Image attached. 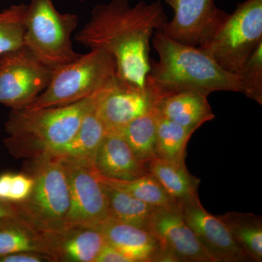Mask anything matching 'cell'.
I'll return each instance as SVG.
<instances>
[{
    "label": "cell",
    "mask_w": 262,
    "mask_h": 262,
    "mask_svg": "<svg viewBox=\"0 0 262 262\" xmlns=\"http://www.w3.org/2000/svg\"><path fill=\"white\" fill-rule=\"evenodd\" d=\"M183 217L214 262H249L218 216L205 209L198 194L177 203Z\"/></svg>",
    "instance_id": "7c38bea8"
},
{
    "label": "cell",
    "mask_w": 262,
    "mask_h": 262,
    "mask_svg": "<svg viewBox=\"0 0 262 262\" xmlns=\"http://www.w3.org/2000/svg\"><path fill=\"white\" fill-rule=\"evenodd\" d=\"M194 132L161 115L155 143L157 158L179 165L185 163L186 148Z\"/></svg>",
    "instance_id": "cb8c5ba5"
},
{
    "label": "cell",
    "mask_w": 262,
    "mask_h": 262,
    "mask_svg": "<svg viewBox=\"0 0 262 262\" xmlns=\"http://www.w3.org/2000/svg\"><path fill=\"white\" fill-rule=\"evenodd\" d=\"M105 134L106 130L96 113L94 103L73 139L52 155L95 168V158Z\"/></svg>",
    "instance_id": "ac0fdd59"
},
{
    "label": "cell",
    "mask_w": 262,
    "mask_h": 262,
    "mask_svg": "<svg viewBox=\"0 0 262 262\" xmlns=\"http://www.w3.org/2000/svg\"><path fill=\"white\" fill-rule=\"evenodd\" d=\"M98 177L105 185L126 192L151 206L168 207L177 203L149 173L131 180L107 179L99 174Z\"/></svg>",
    "instance_id": "d4e9b609"
},
{
    "label": "cell",
    "mask_w": 262,
    "mask_h": 262,
    "mask_svg": "<svg viewBox=\"0 0 262 262\" xmlns=\"http://www.w3.org/2000/svg\"><path fill=\"white\" fill-rule=\"evenodd\" d=\"M103 185L108 199V216L150 232V220L155 206L126 192Z\"/></svg>",
    "instance_id": "603a6c76"
},
{
    "label": "cell",
    "mask_w": 262,
    "mask_h": 262,
    "mask_svg": "<svg viewBox=\"0 0 262 262\" xmlns=\"http://www.w3.org/2000/svg\"><path fill=\"white\" fill-rule=\"evenodd\" d=\"M53 261L47 255L39 253L23 252L0 256V262Z\"/></svg>",
    "instance_id": "f1b7e54d"
},
{
    "label": "cell",
    "mask_w": 262,
    "mask_h": 262,
    "mask_svg": "<svg viewBox=\"0 0 262 262\" xmlns=\"http://www.w3.org/2000/svg\"><path fill=\"white\" fill-rule=\"evenodd\" d=\"M19 212L16 205L0 201V221L18 216Z\"/></svg>",
    "instance_id": "1f68e13d"
},
{
    "label": "cell",
    "mask_w": 262,
    "mask_h": 262,
    "mask_svg": "<svg viewBox=\"0 0 262 262\" xmlns=\"http://www.w3.org/2000/svg\"><path fill=\"white\" fill-rule=\"evenodd\" d=\"M13 173H5L0 175V201L9 203Z\"/></svg>",
    "instance_id": "4dcf8cb0"
},
{
    "label": "cell",
    "mask_w": 262,
    "mask_h": 262,
    "mask_svg": "<svg viewBox=\"0 0 262 262\" xmlns=\"http://www.w3.org/2000/svg\"><path fill=\"white\" fill-rule=\"evenodd\" d=\"M23 252L51 257L43 231L20 215L0 221V256Z\"/></svg>",
    "instance_id": "d6986e66"
},
{
    "label": "cell",
    "mask_w": 262,
    "mask_h": 262,
    "mask_svg": "<svg viewBox=\"0 0 262 262\" xmlns=\"http://www.w3.org/2000/svg\"><path fill=\"white\" fill-rule=\"evenodd\" d=\"M96 95L63 106L12 110L5 125L9 135L5 146L17 158L54 154L77 134Z\"/></svg>",
    "instance_id": "3957f363"
},
{
    "label": "cell",
    "mask_w": 262,
    "mask_h": 262,
    "mask_svg": "<svg viewBox=\"0 0 262 262\" xmlns=\"http://www.w3.org/2000/svg\"><path fill=\"white\" fill-rule=\"evenodd\" d=\"M79 17L61 13L53 0H31L24 18V46L51 70L80 56L74 50L72 35Z\"/></svg>",
    "instance_id": "277c9868"
},
{
    "label": "cell",
    "mask_w": 262,
    "mask_h": 262,
    "mask_svg": "<svg viewBox=\"0 0 262 262\" xmlns=\"http://www.w3.org/2000/svg\"><path fill=\"white\" fill-rule=\"evenodd\" d=\"M251 261H262V218L252 213L227 212L217 215Z\"/></svg>",
    "instance_id": "44dd1931"
},
{
    "label": "cell",
    "mask_w": 262,
    "mask_h": 262,
    "mask_svg": "<svg viewBox=\"0 0 262 262\" xmlns=\"http://www.w3.org/2000/svg\"><path fill=\"white\" fill-rule=\"evenodd\" d=\"M167 22L160 0L151 4L140 1L133 6L129 0H111L94 7L75 40L107 53L115 62L117 77L145 89L151 69L150 42Z\"/></svg>",
    "instance_id": "6da1fadb"
},
{
    "label": "cell",
    "mask_w": 262,
    "mask_h": 262,
    "mask_svg": "<svg viewBox=\"0 0 262 262\" xmlns=\"http://www.w3.org/2000/svg\"><path fill=\"white\" fill-rule=\"evenodd\" d=\"M262 42V0H246L200 46L222 69L237 75Z\"/></svg>",
    "instance_id": "52a82bcc"
},
{
    "label": "cell",
    "mask_w": 262,
    "mask_h": 262,
    "mask_svg": "<svg viewBox=\"0 0 262 262\" xmlns=\"http://www.w3.org/2000/svg\"><path fill=\"white\" fill-rule=\"evenodd\" d=\"M27 4L13 5L0 12V57L23 49Z\"/></svg>",
    "instance_id": "484cf974"
},
{
    "label": "cell",
    "mask_w": 262,
    "mask_h": 262,
    "mask_svg": "<svg viewBox=\"0 0 262 262\" xmlns=\"http://www.w3.org/2000/svg\"><path fill=\"white\" fill-rule=\"evenodd\" d=\"M64 164L69 185L70 204L63 228L92 227L108 216L107 196L96 168L69 159L60 158Z\"/></svg>",
    "instance_id": "ba28073f"
},
{
    "label": "cell",
    "mask_w": 262,
    "mask_h": 262,
    "mask_svg": "<svg viewBox=\"0 0 262 262\" xmlns=\"http://www.w3.org/2000/svg\"><path fill=\"white\" fill-rule=\"evenodd\" d=\"M43 232L53 261L95 262L106 244L103 234L92 227H70Z\"/></svg>",
    "instance_id": "9a60e30c"
},
{
    "label": "cell",
    "mask_w": 262,
    "mask_h": 262,
    "mask_svg": "<svg viewBox=\"0 0 262 262\" xmlns=\"http://www.w3.org/2000/svg\"><path fill=\"white\" fill-rule=\"evenodd\" d=\"M174 16L164 26L167 37L188 46L199 47L206 42L228 13L217 8L213 0H165Z\"/></svg>",
    "instance_id": "8fae6325"
},
{
    "label": "cell",
    "mask_w": 262,
    "mask_h": 262,
    "mask_svg": "<svg viewBox=\"0 0 262 262\" xmlns=\"http://www.w3.org/2000/svg\"><path fill=\"white\" fill-rule=\"evenodd\" d=\"M208 96L201 91H183L162 98L157 106L162 116L196 130L215 118Z\"/></svg>",
    "instance_id": "e0dca14e"
},
{
    "label": "cell",
    "mask_w": 262,
    "mask_h": 262,
    "mask_svg": "<svg viewBox=\"0 0 262 262\" xmlns=\"http://www.w3.org/2000/svg\"><path fill=\"white\" fill-rule=\"evenodd\" d=\"M160 101L159 96L147 84L140 89L115 75L96 94L95 107L106 133H119Z\"/></svg>",
    "instance_id": "9c48e42d"
},
{
    "label": "cell",
    "mask_w": 262,
    "mask_h": 262,
    "mask_svg": "<svg viewBox=\"0 0 262 262\" xmlns=\"http://www.w3.org/2000/svg\"><path fill=\"white\" fill-rule=\"evenodd\" d=\"M106 243L130 258L131 262H177L149 231L108 216L98 227Z\"/></svg>",
    "instance_id": "5bb4252c"
},
{
    "label": "cell",
    "mask_w": 262,
    "mask_h": 262,
    "mask_svg": "<svg viewBox=\"0 0 262 262\" xmlns=\"http://www.w3.org/2000/svg\"><path fill=\"white\" fill-rule=\"evenodd\" d=\"M5 58L4 56L0 57V67L3 66V63H4Z\"/></svg>",
    "instance_id": "d6a6232c"
},
{
    "label": "cell",
    "mask_w": 262,
    "mask_h": 262,
    "mask_svg": "<svg viewBox=\"0 0 262 262\" xmlns=\"http://www.w3.org/2000/svg\"><path fill=\"white\" fill-rule=\"evenodd\" d=\"M151 42L159 60L150 61L146 84L160 100L183 91H201L208 96L215 91H242L238 75L222 69L199 48L177 42L161 30L155 32Z\"/></svg>",
    "instance_id": "7a4b0ae2"
},
{
    "label": "cell",
    "mask_w": 262,
    "mask_h": 262,
    "mask_svg": "<svg viewBox=\"0 0 262 262\" xmlns=\"http://www.w3.org/2000/svg\"><path fill=\"white\" fill-rule=\"evenodd\" d=\"M160 116L159 108L155 106L118 133L127 141L136 156L145 165L156 158L155 143Z\"/></svg>",
    "instance_id": "7402d4cb"
},
{
    "label": "cell",
    "mask_w": 262,
    "mask_h": 262,
    "mask_svg": "<svg viewBox=\"0 0 262 262\" xmlns=\"http://www.w3.org/2000/svg\"><path fill=\"white\" fill-rule=\"evenodd\" d=\"M95 168L101 177L117 180H131L148 173L145 164L118 133L105 134L95 158Z\"/></svg>",
    "instance_id": "2e32d148"
},
{
    "label": "cell",
    "mask_w": 262,
    "mask_h": 262,
    "mask_svg": "<svg viewBox=\"0 0 262 262\" xmlns=\"http://www.w3.org/2000/svg\"><path fill=\"white\" fill-rule=\"evenodd\" d=\"M149 231L178 262H214L184 220L178 203L155 206Z\"/></svg>",
    "instance_id": "4fadbf2b"
},
{
    "label": "cell",
    "mask_w": 262,
    "mask_h": 262,
    "mask_svg": "<svg viewBox=\"0 0 262 262\" xmlns=\"http://www.w3.org/2000/svg\"><path fill=\"white\" fill-rule=\"evenodd\" d=\"M34 187L24 203L16 205L19 215L42 231L63 227L70 204V185L64 164L59 158L42 155L32 158Z\"/></svg>",
    "instance_id": "8992f818"
},
{
    "label": "cell",
    "mask_w": 262,
    "mask_h": 262,
    "mask_svg": "<svg viewBox=\"0 0 262 262\" xmlns=\"http://www.w3.org/2000/svg\"><path fill=\"white\" fill-rule=\"evenodd\" d=\"M34 187V179L26 173H13L9 203L19 204L28 199Z\"/></svg>",
    "instance_id": "83f0119b"
},
{
    "label": "cell",
    "mask_w": 262,
    "mask_h": 262,
    "mask_svg": "<svg viewBox=\"0 0 262 262\" xmlns=\"http://www.w3.org/2000/svg\"><path fill=\"white\" fill-rule=\"evenodd\" d=\"M95 262H131L130 258L107 243L98 254Z\"/></svg>",
    "instance_id": "f546056e"
},
{
    "label": "cell",
    "mask_w": 262,
    "mask_h": 262,
    "mask_svg": "<svg viewBox=\"0 0 262 262\" xmlns=\"http://www.w3.org/2000/svg\"><path fill=\"white\" fill-rule=\"evenodd\" d=\"M4 58L0 67V103L12 110L26 108L46 89L52 70L25 48Z\"/></svg>",
    "instance_id": "30bf717a"
},
{
    "label": "cell",
    "mask_w": 262,
    "mask_h": 262,
    "mask_svg": "<svg viewBox=\"0 0 262 262\" xmlns=\"http://www.w3.org/2000/svg\"><path fill=\"white\" fill-rule=\"evenodd\" d=\"M241 93L262 104V42L243 66L239 73Z\"/></svg>",
    "instance_id": "4316f807"
},
{
    "label": "cell",
    "mask_w": 262,
    "mask_h": 262,
    "mask_svg": "<svg viewBox=\"0 0 262 262\" xmlns=\"http://www.w3.org/2000/svg\"><path fill=\"white\" fill-rule=\"evenodd\" d=\"M116 75L113 57L98 50L52 70L46 89L24 108L63 106L97 94Z\"/></svg>",
    "instance_id": "5b68a950"
},
{
    "label": "cell",
    "mask_w": 262,
    "mask_h": 262,
    "mask_svg": "<svg viewBox=\"0 0 262 262\" xmlns=\"http://www.w3.org/2000/svg\"><path fill=\"white\" fill-rule=\"evenodd\" d=\"M146 165L148 173L157 179L177 203L198 194L201 180L188 171L185 163H169L156 157Z\"/></svg>",
    "instance_id": "ffe728a7"
}]
</instances>
